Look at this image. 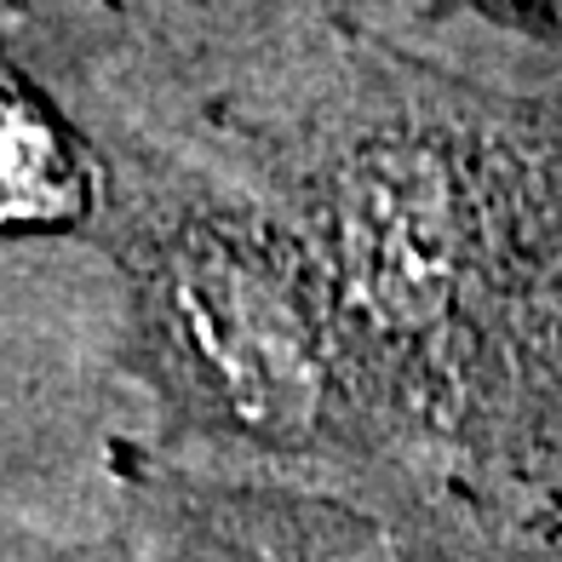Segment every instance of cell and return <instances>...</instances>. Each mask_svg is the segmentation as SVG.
<instances>
[{
    "label": "cell",
    "instance_id": "obj_1",
    "mask_svg": "<svg viewBox=\"0 0 562 562\" xmlns=\"http://www.w3.org/2000/svg\"><path fill=\"white\" fill-rule=\"evenodd\" d=\"M133 281V350L167 459L350 488L407 476L304 252L236 218L184 213L144 236Z\"/></svg>",
    "mask_w": 562,
    "mask_h": 562
},
{
    "label": "cell",
    "instance_id": "obj_3",
    "mask_svg": "<svg viewBox=\"0 0 562 562\" xmlns=\"http://www.w3.org/2000/svg\"><path fill=\"white\" fill-rule=\"evenodd\" d=\"M87 167L58 121L30 98L0 92V236L69 229L87 213Z\"/></svg>",
    "mask_w": 562,
    "mask_h": 562
},
{
    "label": "cell",
    "instance_id": "obj_6",
    "mask_svg": "<svg viewBox=\"0 0 562 562\" xmlns=\"http://www.w3.org/2000/svg\"><path fill=\"white\" fill-rule=\"evenodd\" d=\"M540 562H562V557H557V551H540Z\"/></svg>",
    "mask_w": 562,
    "mask_h": 562
},
{
    "label": "cell",
    "instance_id": "obj_2",
    "mask_svg": "<svg viewBox=\"0 0 562 562\" xmlns=\"http://www.w3.org/2000/svg\"><path fill=\"white\" fill-rule=\"evenodd\" d=\"M115 482L144 562H510V546L419 476L304 482L201 471L121 448Z\"/></svg>",
    "mask_w": 562,
    "mask_h": 562
},
{
    "label": "cell",
    "instance_id": "obj_5",
    "mask_svg": "<svg viewBox=\"0 0 562 562\" xmlns=\"http://www.w3.org/2000/svg\"><path fill=\"white\" fill-rule=\"evenodd\" d=\"M533 7H546L551 18H562V0H533Z\"/></svg>",
    "mask_w": 562,
    "mask_h": 562
},
{
    "label": "cell",
    "instance_id": "obj_4",
    "mask_svg": "<svg viewBox=\"0 0 562 562\" xmlns=\"http://www.w3.org/2000/svg\"><path fill=\"white\" fill-rule=\"evenodd\" d=\"M0 562H144L126 540L115 546H81V551H69V546H35V540H12V546H0Z\"/></svg>",
    "mask_w": 562,
    "mask_h": 562
}]
</instances>
